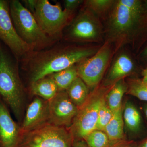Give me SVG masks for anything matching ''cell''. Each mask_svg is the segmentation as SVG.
<instances>
[{
	"label": "cell",
	"instance_id": "obj_24",
	"mask_svg": "<svg viewBox=\"0 0 147 147\" xmlns=\"http://www.w3.org/2000/svg\"><path fill=\"white\" fill-rule=\"evenodd\" d=\"M113 115V112L110 110L105 100H104L98 113L96 129L104 131L105 127L112 119Z\"/></svg>",
	"mask_w": 147,
	"mask_h": 147
},
{
	"label": "cell",
	"instance_id": "obj_4",
	"mask_svg": "<svg viewBox=\"0 0 147 147\" xmlns=\"http://www.w3.org/2000/svg\"><path fill=\"white\" fill-rule=\"evenodd\" d=\"M9 10L13 26L17 34L33 51L46 49L57 41L42 31L33 14L17 0L9 1Z\"/></svg>",
	"mask_w": 147,
	"mask_h": 147
},
{
	"label": "cell",
	"instance_id": "obj_12",
	"mask_svg": "<svg viewBox=\"0 0 147 147\" xmlns=\"http://www.w3.org/2000/svg\"><path fill=\"white\" fill-rule=\"evenodd\" d=\"M48 123V101L36 97L27 108L21 127L22 133L32 131Z\"/></svg>",
	"mask_w": 147,
	"mask_h": 147
},
{
	"label": "cell",
	"instance_id": "obj_11",
	"mask_svg": "<svg viewBox=\"0 0 147 147\" xmlns=\"http://www.w3.org/2000/svg\"><path fill=\"white\" fill-rule=\"evenodd\" d=\"M49 123L69 128L77 115L79 108L71 102L65 91L59 92L48 101Z\"/></svg>",
	"mask_w": 147,
	"mask_h": 147
},
{
	"label": "cell",
	"instance_id": "obj_17",
	"mask_svg": "<svg viewBox=\"0 0 147 147\" xmlns=\"http://www.w3.org/2000/svg\"><path fill=\"white\" fill-rule=\"evenodd\" d=\"M127 84L123 79L119 80L110 88L105 97V100L108 107L113 112L122 106L124 95L127 91Z\"/></svg>",
	"mask_w": 147,
	"mask_h": 147
},
{
	"label": "cell",
	"instance_id": "obj_33",
	"mask_svg": "<svg viewBox=\"0 0 147 147\" xmlns=\"http://www.w3.org/2000/svg\"><path fill=\"white\" fill-rule=\"evenodd\" d=\"M144 5L147 11V0L144 1Z\"/></svg>",
	"mask_w": 147,
	"mask_h": 147
},
{
	"label": "cell",
	"instance_id": "obj_3",
	"mask_svg": "<svg viewBox=\"0 0 147 147\" xmlns=\"http://www.w3.org/2000/svg\"><path fill=\"white\" fill-rule=\"evenodd\" d=\"M18 63L13 55L0 45V96L20 120L24 111L25 93Z\"/></svg>",
	"mask_w": 147,
	"mask_h": 147
},
{
	"label": "cell",
	"instance_id": "obj_30",
	"mask_svg": "<svg viewBox=\"0 0 147 147\" xmlns=\"http://www.w3.org/2000/svg\"><path fill=\"white\" fill-rule=\"evenodd\" d=\"M137 147H147V139L140 143Z\"/></svg>",
	"mask_w": 147,
	"mask_h": 147
},
{
	"label": "cell",
	"instance_id": "obj_31",
	"mask_svg": "<svg viewBox=\"0 0 147 147\" xmlns=\"http://www.w3.org/2000/svg\"><path fill=\"white\" fill-rule=\"evenodd\" d=\"M144 110L145 115H146V117L147 118V105H145Z\"/></svg>",
	"mask_w": 147,
	"mask_h": 147
},
{
	"label": "cell",
	"instance_id": "obj_9",
	"mask_svg": "<svg viewBox=\"0 0 147 147\" xmlns=\"http://www.w3.org/2000/svg\"><path fill=\"white\" fill-rule=\"evenodd\" d=\"M114 51V45L106 40L94 55L76 64L78 76L89 90L93 91L98 86Z\"/></svg>",
	"mask_w": 147,
	"mask_h": 147
},
{
	"label": "cell",
	"instance_id": "obj_23",
	"mask_svg": "<svg viewBox=\"0 0 147 147\" xmlns=\"http://www.w3.org/2000/svg\"><path fill=\"white\" fill-rule=\"evenodd\" d=\"M127 84V93L142 101L147 102V84L142 79H130Z\"/></svg>",
	"mask_w": 147,
	"mask_h": 147
},
{
	"label": "cell",
	"instance_id": "obj_21",
	"mask_svg": "<svg viewBox=\"0 0 147 147\" xmlns=\"http://www.w3.org/2000/svg\"><path fill=\"white\" fill-rule=\"evenodd\" d=\"M115 2L114 0H88L84 3L86 7L99 18L108 14Z\"/></svg>",
	"mask_w": 147,
	"mask_h": 147
},
{
	"label": "cell",
	"instance_id": "obj_27",
	"mask_svg": "<svg viewBox=\"0 0 147 147\" xmlns=\"http://www.w3.org/2000/svg\"><path fill=\"white\" fill-rule=\"evenodd\" d=\"M135 142L132 141L124 140L111 145L109 147H137Z\"/></svg>",
	"mask_w": 147,
	"mask_h": 147
},
{
	"label": "cell",
	"instance_id": "obj_1",
	"mask_svg": "<svg viewBox=\"0 0 147 147\" xmlns=\"http://www.w3.org/2000/svg\"><path fill=\"white\" fill-rule=\"evenodd\" d=\"M99 48L55 43L44 50L32 51L20 62L31 84L79 63L94 55Z\"/></svg>",
	"mask_w": 147,
	"mask_h": 147
},
{
	"label": "cell",
	"instance_id": "obj_28",
	"mask_svg": "<svg viewBox=\"0 0 147 147\" xmlns=\"http://www.w3.org/2000/svg\"><path fill=\"white\" fill-rule=\"evenodd\" d=\"M73 147H89L83 139L74 140Z\"/></svg>",
	"mask_w": 147,
	"mask_h": 147
},
{
	"label": "cell",
	"instance_id": "obj_5",
	"mask_svg": "<svg viewBox=\"0 0 147 147\" xmlns=\"http://www.w3.org/2000/svg\"><path fill=\"white\" fill-rule=\"evenodd\" d=\"M112 86L104 85L98 86L90 93L86 102L79 108L77 115L69 128L74 140L83 139L91 131L96 129L100 106Z\"/></svg>",
	"mask_w": 147,
	"mask_h": 147
},
{
	"label": "cell",
	"instance_id": "obj_6",
	"mask_svg": "<svg viewBox=\"0 0 147 147\" xmlns=\"http://www.w3.org/2000/svg\"><path fill=\"white\" fill-rule=\"evenodd\" d=\"M33 15L42 31L56 41L62 37L63 31L74 17V14L63 9L59 3L52 4L47 0H37Z\"/></svg>",
	"mask_w": 147,
	"mask_h": 147
},
{
	"label": "cell",
	"instance_id": "obj_18",
	"mask_svg": "<svg viewBox=\"0 0 147 147\" xmlns=\"http://www.w3.org/2000/svg\"><path fill=\"white\" fill-rule=\"evenodd\" d=\"M69 99L78 108L82 107L90 95L88 87L78 76L66 90Z\"/></svg>",
	"mask_w": 147,
	"mask_h": 147
},
{
	"label": "cell",
	"instance_id": "obj_13",
	"mask_svg": "<svg viewBox=\"0 0 147 147\" xmlns=\"http://www.w3.org/2000/svg\"><path fill=\"white\" fill-rule=\"evenodd\" d=\"M22 134L21 127L0 100V147H18Z\"/></svg>",
	"mask_w": 147,
	"mask_h": 147
},
{
	"label": "cell",
	"instance_id": "obj_20",
	"mask_svg": "<svg viewBox=\"0 0 147 147\" xmlns=\"http://www.w3.org/2000/svg\"><path fill=\"white\" fill-rule=\"evenodd\" d=\"M57 87L58 92L65 91L78 77L76 65L50 75Z\"/></svg>",
	"mask_w": 147,
	"mask_h": 147
},
{
	"label": "cell",
	"instance_id": "obj_8",
	"mask_svg": "<svg viewBox=\"0 0 147 147\" xmlns=\"http://www.w3.org/2000/svg\"><path fill=\"white\" fill-rule=\"evenodd\" d=\"M68 26L64 36L68 41L99 42L102 40L104 33L100 18L85 5Z\"/></svg>",
	"mask_w": 147,
	"mask_h": 147
},
{
	"label": "cell",
	"instance_id": "obj_22",
	"mask_svg": "<svg viewBox=\"0 0 147 147\" xmlns=\"http://www.w3.org/2000/svg\"><path fill=\"white\" fill-rule=\"evenodd\" d=\"M83 140L89 147H109L111 146L105 131L98 129L91 131Z\"/></svg>",
	"mask_w": 147,
	"mask_h": 147
},
{
	"label": "cell",
	"instance_id": "obj_16",
	"mask_svg": "<svg viewBox=\"0 0 147 147\" xmlns=\"http://www.w3.org/2000/svg\"><path fill=\"white\" fill-rule=\"evenodd\" d=\"M30 90L32 94L47 101L51 100L58 92L56 83L50 75L30 84Z\"/></svg>",
	"mask_w": 147,
	"mask_h": 147
},
{
	"label": "cell",
	"instance_id": "obj_26",
	"mask_svg": "<svg viewBox=\"0 0 147 147\" xmlns=\"http://www.w3.org/2000/svg\"><path fill=\"white\" fill-rule=\"evenodd\" d=\"M24 5L33 14L36 8L37 0H24L22 1Z\"/></svg>",
	"mask_w": 147,
	"mask_h": 147
},
{
	"label": "cell",
	"instance_id": "obj_7",
	"mask_svg": "<svg viewBox=\"0 0 147 147\" xmlns=\"http://www.w3.org/2000/svg\"><path fill=\"white\" fill-rule=\"evenodd\" d=\"M74 141L69 129L48 123L22 133L18 147H73Z\"/></svg>",
	"mask_w": 147,
	"mask_h": 147
},
{
	"label": "cell",
	"instance_id": "obj_19",
	"mask_svg": "<svg viewBox=\"0 0 147 147\" xmlns=\"http://www.w3.org/2000/svg\"><path fill=\"white\" fill-rule=\"evenodd\" d=\"M123 117L127 128L132 133H137L141 129L142 119L137 108L132 102H127L123 106Z\"/></svg>",
	"mask_w": 147,
	"mask_h": 147
},
{
	"label": "cell",
	"instance_id": "obj_25",
	"mask_svg": "<svg viewBox=\"0 0 147 147\" xmlns=\"http://www.w3.org/2000/svg\"><path fill=\"white\" fill-rule=\"evenodd\" d=\"M82 0H65L64 1V10L71 14H74L75 10L84 2Z\"/></svg>",
	"mask_w": 147,
	"mask_h": 147
},
{
	"label": "cell",
	"instance_id": "obj_29",
	"mask_svg": "<svg viewBox=\"0 0 147 147\" xmlns=\"http://www.w3.org/2000/svg\"><path fill=\"white\" fill-rule=\"evenodd\" d=\"M142 76H143V78L142 79V81L144 83L147 84V68L143 71Z\"/></svg>",
	"mask_w": 147,
	"mask_h": 147
},
{
	"label": "cell",
	"instance_id": "obj_10",
	"mask_svg": "<svg viewBox=\"0 0 147 147\" xmlns=\"http://www.w3.org/2000/svg\"><path fill=\"white\" fill-rule=\"evenodd\" d=\"M0 40L18 62L33 51L17 34L11 16L9 2L4 0H0Z\"/></svg>",
	"mask_w": 147,
	"mask_h": 147
},
{
	"label": "cell",
	"instance_id": "obj_2",
	"mask_svg": "<svg viewBox=\"0 0 147 147\" xmlns=\"http://www.w3.org/2000/svg\"><path fill=\"white\" fill-rule=\"evenodd\" d=\"M147 27V11L139 0L115 1L108 13L106 25L107 40L116 50L131 42Z\"/></svg>",
	"mask_w": 147,
	"mask_h": 147
},
{
	"label": "cell",
	"instance_id": "obj_15",
	"mask_svg": "<svg viewBox=\"0 0 147 147\" xmlns=\"http://www.w3.org/2000/svg\"><path fill=\"white\" fill-rule=\"evenodd\" d=\"M123 106L113 112V115L110 121L106 126L104 131L112 145L123 140H125L124 133V122L123 113Z\"/></svg>",
	"mask_w": 147,
	"mask_h": 147
},
{
	"label": "cell",
	"instance_id": "obj_32",
	"mask_svg": "<svg viewBox=\"0 0 147 147\" xmlns=\"http://www.w3.org/2000/svg\"><path fill=\"white\" fill-rule=\"evenodd\" d=\"M144 55L145 57H147V47L144 50Z\"/></svg>",
	"mask_w": 147,
	"mask_h": 147
},
{
	"label": "cell",
	"instance_id": "obj_14",
	"mask_svg": "<svg viewBox=\"0 0 147 147\" xmlns=\"http://www.w3.org/2000/svg\"><path fill=\"white\" fill-rule=\"evenodd\" d=\"M134 69V63L128 55L125 54L120 55L111 67L104 85L107 86L113 85L131 74Z\"/></svg>",
	"mask_w": 147,
	"mask_h": 147
}]
</instances>
